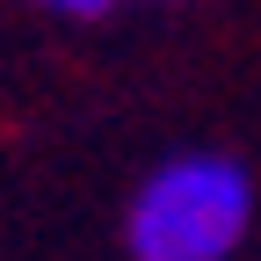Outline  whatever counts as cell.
<instances>
[{
	"mask_svg": "<svg viewBox=\"0 0 261 261\" xmlns=\"http://www.w3.org/2000/svg\"><path fill=\"white\" fill-rule=\"evenodd\" d=\"M254 225V181L232 152H174L123 211L130 261H232Z\"/></svg>",
	"mask_w": 261,
	"mask_h": 261,
	"instance_id": "1",
	"label": "cell"
},
{
	"mask_svg": "<svg viewBox=\"0 0 261 261\" xmlns=\"http://www.w3.org/2000/svg\"><path fill=\"white\" fill-rule=\"evenodd\" d=\"M37 8H51V15H102L109 0H37Z\"/></svg>",
	"mask_w": 261,
	"mask_h": 261,
	"instance_id": "2",
	"label": "cell"
}]
</instances>
